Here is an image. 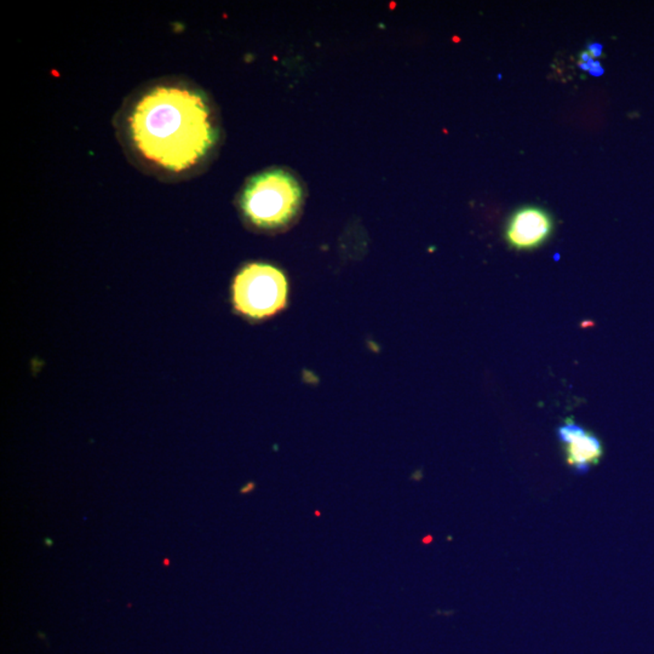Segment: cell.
Returning a JSON list of instances; mask_svg holds the SVG:
<instances>
[{"label":"cell","mask_w":654,"mask_h":654,"mask_svg":"<svg viewBox=\"0 0 654 654\" xmlns=\"http://www.w3.org/2000/svg\"><path fill=\"white\" fill-rule=\"evenodd\" d=\"M252 487H253L252 484H250V486H246L245 489H242V493H246V492H250V491H251L252 489Z\"/></svg>","instance_id":"cell-9"},{"label":"cell","mask_w":654,"mask_h":654,"mask_svg":"<svg viewBox=\"0 0 654 654\" xmlns=\"http://www.w3.org/2000/svg\"><path fill=\"white\" fill-rule=\"evenodd\" d=\"M45 544H46V545H53V542L51 541V539H48V538H46V539H45Z\"/></svg>","instance_id":"cell-10"},{"label":"cell","mask_w":654,"mask_h":654,"mask_svg":"<svg viewBox=\"0 0 654 654\" xmlns=\"http://www.w3.org/2000/svg\"><path fill=\"white\" fill-rule=\"evenodd\" d=\"M594 63H595V61H594V57L591 56L590 53H588V51L581 53V62H579V67H581V69L589 72V69H590L591 66H592Z\"/></svg>","instance_id":"cell-6"},{"label":"cell","mask_w":654,"mask_h":654,"mask_svg":"<svg viewBox=\"0 0 654 654\" xmlns=\"http://www.w3.org/2000/svg\"><path fill=\"white\" fill-rule=\"evenodd\" d=\"M552 219L543 208L527 206L518 208L509 219L505 237L518 250L534 248L552 234Z\"/></svg>","instance_id":"cell-4"},{"label":"cell","mask_w":654,"mask_h":654,"mask_svg":"<svg viewBox=\"0 0 654 654\" xmlns=\"http://www.w3.org/2000/svg\"><path fill=\"white\" fill-rule=\"evenodd\" d=\"M230 300L237 314L253 323L263 321L285 308L289 281L279 266L266 262H250L233 278Z\"/></svg>","instance_id":"cell-3"},{"label":"cell","mask_w":654,"mask_h":654,"mask_svg":"<svg viewBox=\"0 0 654 654\" xmlns=\"http://www.w3.org/2000/svg\"><path fill=\"white\" fill-rule=\"evenodd\" d=\"M557 437L565 445L568 464L579 474L589 471L603 455L601 441L571 419L558 426Z\"/></svg>","instance_id":"cell-5"},{"label":"cell","mask_w":654,"mask_h":654,"mask_svg":"<svg viewBox=\"0 0 654 654\" xmlns=\"http://www.w3.org/2000/svg\"><path fill=\"white\" fill-rule=\"evenodd\" d=\"M131 164L163 182L203 174L217 158L223 126L217 106L187 78H156L126 96L113 119Z\"/></svg>","instance_id":"cell-1"},{"label":"cell","mask_w":654,"mask_h":654,"mask_svg":"<svg viewBox=\"0 0 654 654\" xmlns=\"http://www.w3.org/2000/svg\"><path fill=\"white\" fill-rule=\"evenodd\" d=\"M300 179L285 167H269L246 179L237 197V208L248 229L276 234L292 227L305 205Z\"/></svg>","instance_id":"cell-2"},{"label":"cell","mask_w":654,"mask_h":654,"mask_svg":"<svg viewBox=\"0 0 654 654\" xmlns=\"http://www.w3.org/2000/svg\"><path fill=\"white\" fill-rule=\"evenodd\" d=\"M589 73L591 75H595V77H599V75H602L603 74V68L601 66L600 62L595 61V63L591 66L590 69H589Z\"/></svg>","instance_id":"cell-8"},{"label":"cell","mask_w":654,"mask_h":654,"mask_svg":"<svg viewBox=\"0 0 654 654\" xmlns=\"http://www.w3.org/2000/svg\"><path fill=\"white\" fill-rule=\"evenodd\" d=\"M588 53H590L592 57H599V56H601V53H602V45L599 43L590 44Z\"/></svg>","instance_id":"cell-7"}]
</instances>
